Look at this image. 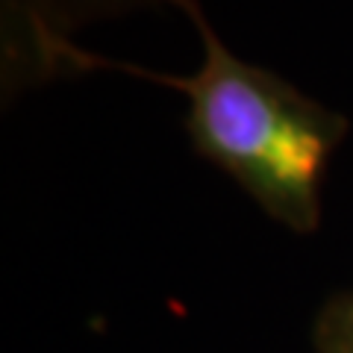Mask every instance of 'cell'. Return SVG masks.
Listing matches in <instances>:
<instances>
[{
  "label": "cell",
  "mask_w": 353,
  "mask_h": 353,
  "mask_svg": "<svg viewBox=\"0 0 353 353\" xmlns=\"http://www.w3.org/2000/svg\"><path fill=\"white\" fill-rule=\"evenodd\" d=\"M176 9L192 18L201 39V65L192 74L148 71L88 53L74 39L48 36L3 74V85L21 88L59 74L118 71L183 92L194 150L227 171L283 224L312 230L327 165L345 139L347 121L274 71L236 57L209 24L201 0H183Z\"/></svg>",
  "instance_id": "obj_1"
},
{
  "label": "cell",
  "mask_w": 353,
  "mask_h": 353,
  "mask_svg": "<svg viewBox=\"0 0 353 353\" xmlns=\"http://www.w3.org/2000/svg\"><path fill=\"white\" fill-rule=\"evenodd\" d=\"M180 6L183 0H3V71L39 39H71L74 30L148 6Z\"/></svg>",
  "instance_id": "obj_2"
},
{
  "label": "cell",
  "mask_w": 353,
  "mask_h": 353,
  "mask_svg": "<svg viewBox=\"0 0 353 353\" xmlns=\"http://www.w3.org/2000/svg\"><path fill=\"white\" fill-rule=\"evenodd\" d=\"M330 333L339 353H353V297L341 303L330 318Z\"/></svg>",
  "instance_id": "obj_3"
}]
</instances>
